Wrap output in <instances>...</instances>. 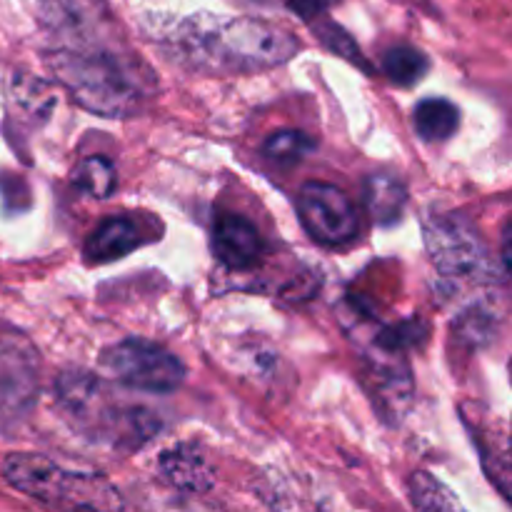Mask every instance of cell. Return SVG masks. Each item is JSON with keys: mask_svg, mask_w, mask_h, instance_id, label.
<instances>
[{"mask_svg": "<svg viewBox=\"0 0 512 512\" xmlns=\"http://www.w3.org/2000/svg\"><path fill=\"white\" fill-rule=\"evenodd\" d=\"M45 63L78 105L108 118L135 115L158 83L128 48L105 0H38Z\"/></svg>", "mask_w": 512, "mask_h": 512, "instance_id": "obj_1", "label": "cell"}, {"mask_svg": "<svg viewBox=\"0 0 512 512\" xmlns=\"http://www.w3.org/2000/svg\"><path fill=\"white\" fill-rule=\"evenodd\" d=\"M178 48L198 68L253 73L283 65L298 53V38L258 18L198 15L180 25Z\"/></svg>", "mask_w": 512, "mask_h": 512, "instance_id": "obj_2", "label": "cell"}, {"mask_svg": "<svg viewBox=\"0 0 512 512\" xmlns=\"http://www.w3.org/2000/svg\"><path fill=\"white\" fill-rule=\"evenodd\" d=\"M58 403L75 428L100 443L138 448L158 430V420L150 410L120 405L110 398L103 380L85 370H68L60 375Z\"/></svg>", "mask_w": 512, "mask_h": 512, "instance_id": "obj_3", "label": "cell"}, {"mask_svg": "<svg viewBox=\"0 0 512 512\" xmlns=\"http://www.w3.org/2000/svg\"><path fill=\"white\" fill-rule=\"evenodd\" d=\"M3 478L28 498L55 508L120 510L123 498L118 490L93 473H70L48 458L30 453H15L3 463Z\"/></svg>", "mask_w": 512, "mask_h": 512, "instance_id": "obj_4", "label": "cell"}, {"mask_svg": "<svg viewBox=\"0 0 512 512\" xmlns=\"http://www.w3.org/2000/svg\"><path fill=\"white\" fill-rule=\"evenodd\" d=\"M425 243L435 268L453 280L468 283H493L500 275L495 258L480 233L468 218L458 213L428 215L425 220Z\"/></svg>", "mask_w": 512, "mask_h": 512, "instance_id": "obj_5", "label": "cell"}, {"mask_svg": "<svg viewBox=\"0 0 512 512\" xmlns=\"http://www.w3.org/2000/svg\"><path fill=\"white\" fill-rule=\"evenodd\" d=\"M103 365L120 383L143 393H175L185 380V365L173 353L140 338L123 340L105 350Z\"/></svg>", "mask_w": 512, "mask_h": 512, "instance_id": "obj_6", "label": "cell"}, {"mask_svg": "<svg viewBox=\"0 0 512 512\" xmlns=\"http://www.w3.org/2000/svg\"><path fill=\"white\" fill-rule=\"evenodd\" d=\"M40 355L18 330H0V425H15L38 398Z\"/></svg>", "mask_w": 512, "mask_h": 512, "instance_id": "obj_7", "label": "cell"}, {"mask_svg": "<svg viewBox=\"0 0 512 512\" xmlns=\"http://www.w3.org/2000/svg\"><path fill=\"white\" fill-rule=\"evenodd\" d=\"M298 218L320 245H348L358 235V213L340 188L330 183H305L298 193Z\"/></svg>", "mask_w": 512, "mask_h": 512, "instance_id": "obj_8", "label": "cell"}, {"mask_svg": "<svg viewBox=\"0 0 512 512\" xmlns=\"http://www.w3.org/2000/svg\"><path fill=\"white\" fill-rule=\"evenodd\" d=\"M213 250L220 263L233 270H248L263 255V240L255 225L240 215H220L213 230Z\"/></svg>", "mask_w": 512, "mask_h": 512, "instance_id": "obj_9", "label": "cell"}, {"mask_svg": "<svg viewBox=\"0 0 512 512\" xmlns=\"http://www.w3.org/2000/svg\"><path fill=\"white\" fill-rule=\"evenodd\" d=\"M160 473L173 488L185 490V493H208L215 483L213 468L205 453L190 443L165 450L160 458Z\"/></svg>", "mask_w": 512, "mask_h": 512, "instance_id": "obj_10", "label": "cell"}, {"mask_svg": "<svg viewBox=\"0 0 512 512\" xmlns=\"http://www.w3.org/2000/svg\"><path fill=\"white\" fill-rule=\"evenodd\" d=\"M140 245V233L128 218L105 220L103 225L93 230V235L85 243V253L93 263H108L118 260L123 255L133 253Z\"/></svg>", "mask_w": 512, "mask_h": 512, "instance_id": "obj_11", "label": "cell"}, {"mask_svg": "<svg viewBox=\"0 0 512 512\" xmlns=\"http://www.w3.org/2000/svg\"><path fill=\"white\" fill-rule=\"evenodd\" d=\"M405 203H408V193H405V185L395 175L378 173L373 178H368V185H365V205H368V213L375 223H398L403 218Z\"/></svg>", "mask_w": 512, "mask_h": 512, "instance_id": "obj_12", "label": "cell"}, {"mask_svg": "<svg viewBox=\"0 0 512 512\" xmlns=\"http://www.w3.org/2000/svg\"><path fill=\"white\" fill-rule=\"evenodd\" d=\"M413 125L420 138L430 140V143H440V140H448L458 130L460 113L445 98L420 100L418 108L413 110Z\"/></svg>", "mask_w": 512, "mask_h": 512, "instance_id": "obj_13", "label": "cell"}, {"mask_svg": "<svg viewBox=\"0 0 512 512\" xmlns=\"http://www.w3.org/2000/svg\"><path fill=\"white\" fill-rule=\"evenodd\" d=\"M10 98L13 103L23 110L28 118L45 120L50 115V110L55 108V95L43 80L33 78V75L15 73L10 80Z\"/></svg>", "mask_w": 512, "mask_h": 512, "instance_id": "obj_14", "label": "cell"}, {"mask_svg": "<svg viewBox=\"0 0 512 512\" xmlns=\"http://www.w3.org/2000/svg\"><path fill=\"white\" fill-rule=\"evenodd\" d=\"M428 68L430 60L425 58L418 48H413V45H395V48H390L383 58L385 75H388L395 85H403V88L423 80Z\"/></svg>", "mask_w": 512, "mask_h": 512, "instance_id": "obj_15", "label": "cell"}, {"mask_svg": "<svg viewBox=\"0 0 512 512\" xmlns=\"http://www.w3.org/2000/svg\"><path fill=\"white\" fill-rule=\"evenodd\" d=\"M115 183H118V178H115V165L108 158H100V155L85 158L73 170V185L80 193L90 195V198H110L115 190Z\"/></svg>", "mask_w": 512, "mask_h": 512, "instance_id": "obj_16", "label": "cell"}, {"mask_svg": "<svg viewBox=\"0 0 512 512\" xmlns=\"http://www.w3.org/2000/svg\"><path fill=\"white\" fill-rule=\"evenodd\" d=\"M410 500H413V505L418 510H463V505L455 500V495L438 478H433L430 473H423V470L410 478Z\"/></svg>", "mask_w": 512, "mask_h": 512, "instance_id": "obj_17", "label": "cell"}, {"mask_svg": "<svg viewBox=\"0 0 512 512\" xmlns=\"http://www.w3.org/2000/svg\"><path fill=\"white\" fill-rule=\"evenodd\" d=\"M500 325V310L495 308V303H478L470 310H465L463 318L458 320L455 330H458L460 338L468 345H483L488 343L490 335L498 330Z\"/></svg>", "mask_w": 512, "mask_h": 512, "instance_id": "obj_18", "label": "cell"}, {"mask_svg": "<svg viewBox=\"0 0 512 512\" xmlns=\"http://www.w3.org/2000/svg\"><path fill=\"white\" fill-rule=\"evenodd\" d=\"M315 143L300 130H278L265 143V155H270L278 163H298L300 158L313 153Z\"/></svg>", "mask_w": 512, "mask_h": 512, "instance_id": "obj_19", "label": "cell"}, {"mask_svg": "<svg viewBox=\"0 0 512 512\" xmlns=\"http://www.w3.org/2000/svg\"><path fill=\"white\" fill-rule=\"evenodd\" d=\"M318 35H320V40H323V43L333 50V53L345 55V58H350V60L353 58L358 60V53H360L358 45H355V40H350V35L345 33L340 25H335V23L318 25Z\"/></svg>", "mask_w": 512, "mask_h": 512, "instance_id": "obj_20", "label": "cell"}, {"mask_svg": "<svg viewBox=\"0 0 512 512\" xmlns=\"http://www.w3.org/2000/svg\"><path fill=\"white\" fill-rule=\"evenodd\" d=\"M288 3H290V8L300 15V18L313 20L315 15H320L325 8H328L330 0H288Z\"/></svg>", "mask_w": 512, "mask_h": 512, "instance_id": "obj_21", "label": "cell"}]
</instances>
